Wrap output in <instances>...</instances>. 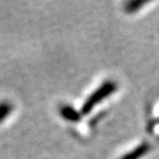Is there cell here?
<instances>
[{
	"label": "cell",
	"mask_w": 159,
	"mask_h": 159,
	"mask_svg": "<svg viewBox=\"0 0 159 159\" xmlns=\"http://www.w3.org/2000/svg\"><path fill=\"white\" fill-rule=\"evenodd\" d=\"M61 115L64 118L69 119V120H76L79 118V115L75 112V109L70 106H63L61 107Z\"/></svg>",
	"instance_id": "obj_3"
},
{
	"label": "cell",
	"mask_w": 159,
	"mask_h": 159,
	"mask_svg": "<svg viewBox=\"0 0 159 159\" xmlns=\"http://www.w3.org/2000/svg\"><path fill=\"white\" fill-rule=\"evenodd\" d=\"M11 109H12V106H11L10 103L7 102L0 103V122H2L3 119L10 114Z\"/></svg>",
	"instance_id": "obj_4"
},
{
	"label": "cell",
	"mask_w": 159,
	"mask_h": 159,
	"mask_svg": "<svg viewBox=\"0 0 159 159\" xmlns=\"http://www.w3.org/2000/svg\"><path fill=\"white\" fill-rule=\"evenodd\" d=\"M145 2L143 1H132V2H129L127 5V9H128L129 12H133V11H136L137 10V6H143Z\"/></svg>",
	"instance_id": "obj_5"
},
{
	"label": "cell",
	"mask_w": 159,
	"mask_h": 159,
	"mask_svg": "<svg viewBox=\"0 0 159 159\" xmlns=\"http://www.w3.org/2000/svg\"><path fill=\"white\" fill-rule=\"evenodd\" d=\"M115 91H116V84H115L114 82H112V81L105 82L104 84L99 87L98 89H96V91L89 96V98L85 102L84 107H83V112H89L96 103H99L101 101H103L105 97L109 96V95L112 94V93H114Z\"/></svg>",
	"instance_id": "obj_1"
},
{
	"label": "cell",
	"mask_w": 159,
	"mask_h": 159,
	"mask_svg": "<svg viewBox=\"0 0 159 159\" xmlns=\"http://www.w3.org/2000/svg\"><path fill=\"white\" fill-rule=\"evenodd\" d=\"M149 150V146L148 144L144 143V144L139 145L137 148H135L134 150H132L130 152H128L127 155H125L122 159H138L140 157H143L147 152Z\"/></svg>",
	"instance_id": "obj_2"
}]
</instances>
